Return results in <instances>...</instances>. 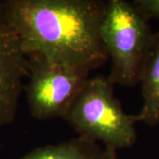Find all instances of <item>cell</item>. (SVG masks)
<instances>
[{
    "instance_id": "obj_1",
    "label": "cell",
    "mask_w": 159,
    "mask_h": 159,
    "mask_svg": "<svg viewBox=\"0 0 159 159\" xmlns=\"http://www.w3.org/2000/svg\"><path fill=\"white\" fill-rule=\"evenodd\" d=\"M27 57L89 69L108 54L100 39L106 2L99 0H8L4 2Z\"/></svg>"
},
{
    "instance_id": "obj_2",
    "label": "cell",
    "mask_w": 159,
    "mask_h": 159,
    "mask_svg": "<svg viewBox=\"0 0 159 159\" xmlns=\"http://www.w3.org/2000/svg\"><path fill=\"white\" fill-rule=\"evenodd\" d=\"M100 39L111 59L109 80L132 87L140 82L154 34L148 21L124 0L106 2Z\"/></svg>"
},
{
    "instance_id": "obj_3",
    "label": "cell",
    "mask_w": 159,
    "mask_h": 159,
    "mask_svg": "<svg viewBox=\"0 0 159 159\" xmlns=\"http://www.w3.org/2000/svg\"><path fill=\"white\" fill-rule=\"evenodd\" d=\"M65 119L80 136L103 142L105 147L128 148L136 142L134 124L139 118L124 112L108 77L88 80Z\"/></svg>"
},
{
    "instance_id": "obj_4",
    "label": "cell",
    "mask_w": 159,
    "mask_h": 159,
    "mask_svg": "<svg viewBox=\"0 0 159 159\" xmlns=\"http://www.w3.org/2000/svg\"><path fill=\"white\" fill-rule=\"evenodd\" d=\"M28 59L27 94L31 115L40 120L65 118L89 79L91 71L37 57Z\"/></svg>"
},
{
    "instance_id": "obj_5",
    "label": "cell",
    "mask_w": 159,
    "mask_h": 159,
    "mask_svg": "<svg viewBox=\"0 0 159 159\" xmlns=\"http://www.w3.org/2000/svg\"><path fill=\"white\" fill-rule=\"evenodd\" d=\"M29 75V59L4 3H0V128L16 116L23 80Z\"/></svg>"
},
{
    "instance_id": "obj_6",
    "label": "cell",
    "mask_w": 159,
    "mask_h": 159,
    "mask_svg": "<svg viewBox=\"0 0 159 159\" xmlns=\"http://www.w3.org/2000/svg\"><path fill=\"white\" fill-rule=\"evenodd\" d=\"M140 82L142 83L143 103L137 116L141 122L147 125H157L159 123V32L154 34Z\"/></svg>"
},
{
    "instance_id": "obj_7",
    "label": "cell",
    "mask_w": 159,
    "mask_h": 159,
    "mask_svg": "<svg viewBox=\"0 0 159 159\" xmlns=\"http://www.w3.org/2000/svg\"><path fill=\"white\" fill-rule=\"evenodd\" d=\"M102 151L97 142L80 136L56 145L38 147L20 159H99Z\"/></svg>"
},
{
    "instance_id": "obj_8",
    "label": "cell",
    "mask_w": 159,
    "mask_h": 159,
    "mask_svg": "<svg viewBox=\"0 0 159 159\" xmlns=\"http://www.w3.org/2000/svg\"><path fill=\"white\" fill-rule=\"evenodd\" d=\"M132 5L147 21L149 19H159V0H135Z\"/></svg>"
},
{
    "instance_id": "obj_9",
    "label": "cell",
    "mask_w": 159,
    "mask_h": 159,
    "mask_svg": "<svg viewBox=\"0 0 159 159\" xmlns=\"http://www.w3.org/2000/svg\"><path fill=\"white\" fill-rule=\"evenodd\" d=\"M99 159H119L117 155V149L111 147H105L102 151Z\"/></svg>"
}]
</instances>
